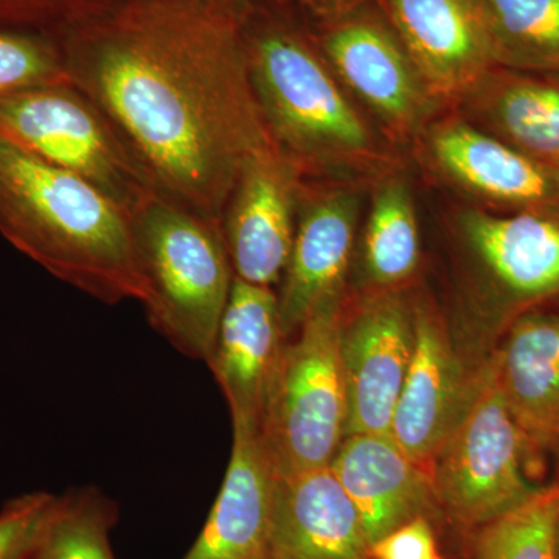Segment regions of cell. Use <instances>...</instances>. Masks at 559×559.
<instances>
[{
	"label": "cell",
	"instance_id": "obj_9",
	"mask_svg": "<svg viewBox=\"0 0 559 559\" xmlns=\"http://www.w3.org/2000/svg\"><path fill=\"white\" fill-rule=\"evenodd\" d=\"M459 227L476 266L481 314L499 337L524 312L559 301V207L466 210Z\"/></svg>",
	"mask_w": 559,
	"mask_h": 559
},
{
	"label": "cell",
	"instance_id": "obj_3",
	"mask_svg": "<svg viewBox=\"0 0 559 559\" xmlns=\"http://www.w3.org/2000/svg\"><path fill=\"white\" fill-rule=\"evenodd\" d=\"M237 13L264 123L300 175L371 164L377 148L370 128L304 14L277 0H250Z\"/></svg>",
	"mask_w": 559,
	"mask_h": 559
},
{
	"label": "cell",
	"instance_id": "obj_16",
	"mask_svg": "<svg viewBox=\"0 0 559 559\" xmlns=\"http://www.w3.org/2000/svg\"><path fill=\"white\" fill-rule=\"evenodd\" d=\"M557 304L514 319L491 353L496 384L532 457L554 450L559 440Z\"/></svg>",
	"mask_w": 559,
	"mask_h": 559
},
{
	"label": "cell",
	"instance_id": "obj_2",
	"mask_svg": "<svg viewBox=\"0 0 559 559\" xmlns=\"http://www.w3.org/2000/svg\"><path fill=\"white\" fill-rule=\"evenodd\" d=\"M0 234L51 275L95 299L148 304L131 213L90 180L2 138Z\"/></svg>",
	"mask_w": 559,
	"mask_h": 559
},
{
	"label": "cell",
	"instance_id": "obj_25",
	"mask_svg": "<svg viewBox=\"0 0 559 559\" xmlns=\"http://www.w3.org/2000/svg\"><path fill=\"white\" fill-rule=\"evenodd\" d=\"M558 511L559 485L544 487L527 502L479 528L476 559H557Z\"/></svg>",
	"mask_w": 559,
	"mask_h": 559
},
{
	"label": "cell",
	"instance_id": "obj_22",
	"mask_svg": "<svg viewBox=\"0 0 559 559\" xmlns=\"http://www.w3.org/2000/svg\"><path fill=\"white\" fill-rule=\"evenodd\" d=\"M366 223L360 253L364 283L369 293L399 289L419 263L417 212L406 180H382Z\"/></svg>",
	"mask_w": 559,
	"mask_h": 559
},
{
	"label": "cell",
	"instance_id": "obj_15",
	"mask_svg": "<svg viewBox=\"0 0 559 559\" xmlns=\"http://www.w3.org/2000/svg\"><path fill=\"white\" fill-rule=\"evenodd\" d=\"M377 2L440 100H457L496 66L477 0Z\"/></svg>",
	"mask_w": 559,
	"mask_h": 559
},
{
	"label": "cell",
	"instance_id": "obj_12",
	"mask_svg": "<svg viewBox=\"0 0 559 559\" xmlns=\"http://www.w3.org/2000/svg\"><path fill=\"white\" fill-rule=\"evenodd\" d=\"M301 178L275 145L245 165L219 223L235 277L267 288L282 280L296 235Z\"/></svg>",
	"mask_w": 559,
	"mask_h": 559
},
{
	"label": "cell",
	"instance_id": "obj_13",
	"mask_svg": "<svg viewBox=\"0 0 559 559\" xmlns=\"http://www.w3.org/2000/svg\"><path fill=\"white\" fill-rule=\"evenodd\" d=\"M426 148L441 176L495 212L559 207V167L533 159L463 117L430 124Z\"/></svg>",
	"mask_w": 559,
	"mask_h": 559
},
{
	"label": "cell",
	"instance_id": "obj_1",
	"mask_svg": "<svg viewBox=\"0 0 559 559\" xmlns=\"http://www.w3.org/2000/svg\"><path fill=\"white\" fill-rule=\"evenodd\" d=\"M55 38L162 197L219 224L245 165L274 146L237 11L117 0Z\"/></svg>",
	"mask_w": 559,
	"mask_h": 559
},
{
	"label": "cell",
	"instance_id": "obj_26",
	"mask_svg": "<svg viewBox=\"0 0 559 559\" xmlns=\"http://www.w3.org/2000/svg\"><path fill=\"white\" fill-rule=\"evenodd\" d=\"M64 81L68 70L53 35L0 25V98Z\"/></svg>",
	"mask_w": 559,
	"mask_h": 559
},
{
	"label": "cell",
	"instance_id": "obj_18",
	"mask_svg": "<svg viewBox=\"0 0 559 559\" xmlns=\"http://www.w3.org/2000/svg\"><path fill=\"white\" fill-rule=\"evenodd\" d=\"M229 466L201 535L183 559H271L275 474L252 419L231 417Z\"/></svg>",
	"mask_w": 559,
	"mask_h": 559
},
{
	"label": "cell",
	"instance_id": "obj_29",
	"mask_svg": "<svg viewBox=\"0 0 559 559\" xmlns=\"http://www.w3.org/2000/svg\"><path fill=\"white\" fill-rule=\"evenodd\" d=\"M370 559H436V533L428 516L400 525L388 535L374 540L369 550Z\"/></svg>",
	"mask_w": 559,
	"mask_h": 559
},
{
	"label": "cell",
	"instance_id": "obj_8",
	"mask_svg": "<svg viewBox=\"0 0 559 559\" xmlns=\"http://www.w3.org/2000/svg\"><path fill=\"white\" fill-rule=\"evenodd\" d=\"M301 14L342 86L390 132L409 138L429 123L441 100L430 91L377 0Z\"/></svg>",
	"mask_w": 559,
	"mask_h": 559
},
{
	"label": "cell",
	"instance_id": "obj_28",
	"mask_svg": "<svg viewBox=\"0 0 559 559\" xmlns=\"http://www.w3.org/2000/svg\"><path fill=\"white\" fill-rule=\"evenodd\" d=\"M117 0H0V25L58 35Z\"/></svg>",
	"mask_w": 559,
	"mask_h": 559
},
{
	"label": "cell",
	"instance_id": "obj_14",
	"mask_svg": "<svg viewBox=\"0 0 559 559\" xmlns=\"http://www.w3.org/2000/svg\"><path fill=\"white\" fill-rule=\"evenodd\" d=\"M358 219L359 197L353 191L311 197L301 191L293 249L277 294L286 340L320 308L344 300Z\"/></svg>",
	"mask_w": 559,
	"mask_h": 559
},
{
	"label": "cell",
	"instance_id": "obj_23",
	"mask_svg": "<svg viewBox=\"0 0 559 559\" xmlns=\"http://www.w3.org/2000/svg\"><path fill=\"white\" fill-rule=\"evenodd\" d=\"M496 66L559 73V0H477Z\"/></svg>",
	"mask_w": 559,
	"mask_h": 559
},
{
	"label": "cell",
	"instance_id": "obj_32",
	"mask_svg": "<svg viewBox=\"0 0 559 559\" xmlns=\"http://www.w3.org/2000/svg\"><path fill=\"white\" fill-rule=\"evenodd\" d=\"M555 454V460H557V476L558 481L555 485H559V440L557 441V444H555L554 450H551Z\"/></svg>",
	"mask_w": 559,
	"mask_h": 559
},
{
	"label": "cell",
	"instance_id": "obj_7",
	"mask_svg": "<svg viewBox=\"0 0 559 559\" xmlns=\"http://www.w3.org/2000/svg\"><path fill=\"white\" fill-rule=\"evenodd\" d=\"M527 457L532 455L500 395L489 355L476 400L430 460L433 498L463 527H484L544 488L530 479Z\"/></svg>",
	"mask_w": 559,
	"mask_h": 559
},
{
	"label": "cell",
	"instance_id": "obj_33",
	"mask_svg": "<svg viewBox=\"0 0 559 559\" xmlns=\"http://www.w3.org/2000/svg\"><path fill=\"white\" fill-rule=\"evenodd\" d=\"M150 2H201V0H150Z\"/></svg>",
	"mask_w": 559,
	"mask_h": 559
},
{
	"label": "cell",
	"instance_id": "obj_11",
	"mask_svg": "<svg viewBox=\"0 0 559 559\" xmlns=\"http://www.w3.org/2000/svg\"><path fill=\"white\" fill-rule=\"evenodd\" d=\"M415 348L393 412L390 436L428 469L430 460L465 418L484 381L487 359L468 369L448 326L425 304H414Z\"/></svg>",
	"mask_w": 559,
	"mask_h": 559
},
{
	"label": "cell",
	"instance_id": "obj_24",
	"mask_svg": "<svg viewBox=\"0 0 559 559\" xmlns=\"http://www.w3.org/2000/svg\"><path fill=\"white\" fill-rule=\"evenodd\" d=\"M119 510L95 487L69 489L58 496L31 559H116L110 530Z\"/></svg>",
	"mask_w": 559,
	"mask_h": 559
},
{
	"label": "cell",
	"instance_id": "obj_5",
	"mask_svg": "<svg viewBox=\"0 0 559 559\" xmlns=\"http://www.w3.org/2000/svg\"><path fill=\"white\" fill-rule=\"evenodd\" d=\"M342 308L344 300L320 308L283 347L259 426L275 476L330 466L345 439Z\"/></svg>",
	"mask_w": 559,
	"mask_h": 559
},
{
	"label": "cell",
	"instance_id": "obj_6",
	"mask_svg": "<svg viewBox=\"0 0 559 559\" xmlns=\"http://www.w3.org/2000/svg\"><path fill=\"white\" fill-rule=\"evenodd\" d=\"M0 138L90 180L131 215L159 193L105 112L70 81L0 98Z\"/></svg>",
	"mask_w": 559,
	"mask_h": 559
},
{
	"label": "cell",
	"instance_id": "obj_19",
	"mask_svg": "<svg viewBox=\"0 0 559 559\" xmlns=\"http://www.w3.org/2000/svg\"><path fill=\"white\" fill-rule=\"evenodd\" d=\"M370 544L330 466L275 476L271 559H370Z\"/></svg>",
	"mask_w": 559,
	"mask_h": 559
},
{
	"label": "cell",
	"instance_id": "obj_17",
	"mask_svg": "<svg viewBox=\"0 0 559 559\" xmlns=\"http://www.w3.org/2000/svg\"><path fill=\"white\" fill-rule=\"evenodd\" d=\"M285 342L277 294L235 277L207 360L231 417L260 426Z\"/></svg>",
	"mask_w": 559,
	"mask_h": 559
},
{
	"label": "cell",
	"instance_id": "obj_31",
	"mask_svg": "<svg viewBox=\"0 0 559 559\" xmlns=\"http://www.w3.org/2000/svg\"><path fill=\"white\" fill-rule=\"evenodd\" d=\"M555 550H557V559H559V511L557 516V524H555Z\"/></svg>",
	"mask_w": 559,
	"mask_h": 559
},
{
	"label": "cell",
	"instance_id": "obj_21",
	"mask_svg": "<svg viewBox=\"0 0 559 559\" xmlns=\"http://www.w3.org/2000/svg\"><path fill=\"white\" fill-rule=\"evenodd\" d=\"M457 100L474 127L559 167V73L492 66Z\"/></svg>",
	"mask_w": 559,
	"mask_h": 559
},
{
	"label": "cell",
	"instance_id": "obj_34",
	"mask_svg": "<svg viewBox=\"0 0 559 559\" xmlns=\"http://www.w3.org/2000/svg\"><path fill=\"white\" fill-rule=\"evenodd\" d=\"M436 559H443V558L437 557Z\"/></svg>",
	"mask_w": 559,
	"mask_h": 559
},
{
	"label": "cell",
	"instance_id": "obj_27",
	"mask_svg": "<svg viewBox=\"0 0 559 559\" xmlns=\"http://www.w3.org/2000/svg\"><path fill=\"white\" fill-rule=\"evenodd\" d=\"M58 496L33 491L7 500L0 509V559H31Z\"/></svg>",
	"mask_w": 559,
	"mask_h": 559
},
{
	"label": "cell",
	"instance_id": "obj_30",
	"mask_svg": "<svg viewBox=\"0 0 559 559\" xmlns=\"http://www.w3.org/2000/svg\"><path fill=\"white\" fill-rule=\"evenodd\" d=\"M218 2L226 3L231 10L237 11L250 0H218ZM277 2L288 3L294 9L300 10L301 13H323V11L341 9V7L359 2V0H277Z\"/></svg>",
	"mask_w": 559,
	"mask_h": 559
},
{
	"label": "cell",
	"instance_id": "obj_10",
	"mask_svg": "<svg viewBox=\"0 0 559 559\" xmlns=\"http://www.w3.org/2000/svg\"><path fill=\"white\" fill-rule=\"evenodd\" d=\"M415 348L414 304L403 290L369 293L355 311L342 308L340 355L347 430L390 433Z\"/></svg>",
	"mask_w": 559,
	"mask_h": 559
},
{
	"label": "cell",
	"instance_id": "obj_4",
	"mask_svg": "<svg viewBox=\"0 0 559 559\" xmlns=\"http://www.w3.org/2000/svg\"><path fill=\"white\" fill-rule=\"evenodd\" d=\"M131 218L151 325L182 355L207 362L235 280L219 224L160 193Z\"/></svg>",
	"mask_w": 559,
	"mask_h": 559
},
{
	"label": "cell",
	"instance_id": "obj_20",
	"mask_svg": "<svg viewBox=\"0 0 559 559\" xmlns=\"http://www.w3.org/2000/svg\"><path fill=\"white\" fill-rule=\"evenodd\" d=\"M330 468L358 511L370 546L400 525L426 516L436 500L428 469L390 433L345 437Z\"/></svg>",
	"mask_w": 559,
	"mask_h": 559
}]
</instances>
